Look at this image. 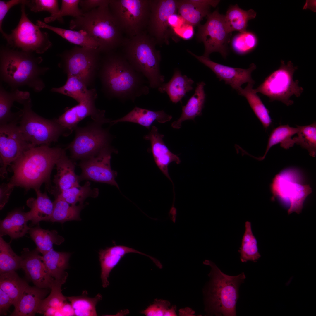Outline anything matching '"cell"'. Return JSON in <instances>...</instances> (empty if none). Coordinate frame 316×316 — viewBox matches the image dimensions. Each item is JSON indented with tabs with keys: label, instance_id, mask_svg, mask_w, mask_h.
I'll use <instances>...</instances> for the list:
<instances>
[{
	"label": "cell",
	"instance_id": "6da1fadb",
	"mask_svg": "<svg viewBox=\"0 0 316 316\" xmlns=\"http://www.w3.org/2000/svg\"><path fill=\"white\" fill-rule=\"evenodd\" d=\"M115 51L103 54L102 57L98 74L104 93L109 97L123 101H134L147 95L149 88L146 78L121 53Z\"/></svg>",
	"mask_w": 316,
	"mask_h": 316
},
{
	"label": "cell",
	"instance_id": "7a4b0ae2",
	"mask_svg": "<svg viewBox=\"0 0 316 316\" xmlns=\"http://www.w3.org/2000/svg\"><path fill=\"white\" fill-rule=\"evenodd\" d=\"M65 150L42 145L24 151L11 164L13 174L9 182L14 187L20 186L27 190L39 189L45 183L49 191L52 186L50 183L51 171Z\"/></svg>",
	"mask_w": 316,
	"mask_h": 316
},
{
	"label": "cell",
	"instance_id": "3957f363",
	"mask_svg": "<svg viewBox=\"0 0 316 316\" xmlns=\"http://www.w3.org/2000/svg\"><path fill=\"white\" fill-rule=\"evenodd\" d=\"M42 58L34 53L1 45L0 48V79L12 90L27 86L35 92L45 87L41 78L49 69L41 65Z\"/></svg>",
	"mask_w": 316,
	"mask_h": 316
},
{
	"label": "cell",
	"instance_id": "277c9868",
	"mask_svg": "<svg viewBox=\"0 0 316 316\" xmlns=\"http://www.w3.org/2000/svg\"><path fill=\"white\" fill-rule=\"evenodd\" d=\"M109 0L82 15L72 19V30L86 32L98 44L102 54L115 51L121 47L124 38L109 7Z\"/></svg>",
	"mask_w": 316,
	"mask_h": 316
},
{
	"label": "cell",
	"instance_id": "5b68a950",
	"mask_svg": "<svg viewBox=\"0 0 316 316\" xmlns=\"http://www.w3.org/2000/svg\"><path fill=\"white\" fill-rule=\"evenodd\" d=\"M154 39L145 31L124 38L121 54L137 71L147 80L149 87L157 88L164 83V77L160 71L161 57L156 49Z\"/></svg>",
	"mask_w": 316,
	"mask_h": 316
},
{
	"label": "cell",
	"instance_id": "8992f818",
	"mask_svg": "<svg viewBox=\"0 0 316 316\" xmlns=\"http://www.w3.org/2000/svg\"><path fill=\"white\" fill-rule=\"evenodd\" d=\"M203 263L211 268L206 294V311L216 316H236L239 289L246 278L244 273L230 276L223 273L210 260H205Z\"/></svg>",
	"mask_w": 316,
	"mask_h": 316
},
{
	"label": "cell",
	"instance_id": "52a82bcc",
	"mask_svg": "<svg viewBox=\"0 0 316 316\" xmlns=\"http://www.w3.org/2000/svg\"><path fill=\"white\" fill-rule=\"evenodd\" d=\"M23 104L18 127L26 140L33 146H49L57 142L60 136L69 135L56 119H47L33 111L30 98Z\"/></svg>",
	"mask_w": 316,
	"mask_h": 316
},
{
	"label": "cell",
	"instance_id": "ba28073f",
	"mask_svg": "<svg viewBox=\"0 0 316 316\" xmlns=\"http://www.w3.org/2000/svg\"><path fill=\"white\" fill-rule=\"evenodd\" d=\"M102 54L98 49L75 46L59 54V66L67 76L78 78L87 87L98 73Z\"/></svg>",
	"mask_w": 316,
	"mask_h": 316
},
{
	"label": "cell",
	"instance_id": "9c48e42d",
	"mask_svg": "<svg viewBox=\"0 0 316 316\" xmlns=\"http://www.w3.org/2000/svg\"><path fill=\"white\" fill-rule=\"evenodd\" d=\"M109 7L127 37L147 31L150 14V0H109Z\"/></svg>",
	"mask_w": 316,
	"mask_h": 316
},
{
	"label": "cell",
	"instance_id": "30bf717a",
	"mask_svg": "<svg viewBox=\"0 0 316 316\" xmlns=\"http://www.w3.org/2000/svg\"><path fill=\"white\" fill-rule=\"evenodd\" d=\"M110 122L109 119L93 120L83 127H76L75 135L66 147L73 160H82L93 156L110 145L111 139L108 131L102 125Z\"/></svg>",
	"mask_w": 316,
	"mask_h": 316
},
{
	"label": "cell",
	"instance_id": "8fae6325",
	"mask_svg": "<svg viewBox=\"0 0 316 316\" xmlns=\"http://www.w3.org/2000/svg\"><path fill=\"white\" fill-rule=\"evenodd\" d=\"M297 68L291 61L287 64L282 61L279 68L267 77L255 89V91L267 97L270 102L277 100L287 106L292 105L293 102L290 99L291 96L299 97L303 90L298 85V80L293 79L294 73Z\"/></svg>",
	"mask_w": 316,
	"mask_h": 316
},
{
	"label": "cell",
	"instance_id": "7c38bea8",
	"mask_svg": "<svg viewBox=\"0 0 316 316\" xmlns=\"http://www.w3.org/2000/svg\"><path fill=\"white\" fill-rule=\"evenodd\" d=\"M25 5H21V15L16 27L8 34L6 45L23 51L42 54L52 46L48 33L29 19L26 13Z\"/></svg>",
	"mask_w": 316,
	"mask_h": 316
},
{
	"label": "cell",
	"instance_id": "4fadbf2b",
	"mask_svg": "<svg viewBox=\"0 0 316 316\" xmlns=\"http://www.w3.org/2000/svg\"><path fill=\"white\" fill-rule=\"evenodd\" d=\"M198 28L197 38L203 42L205 47L203 56L209 58L211 53L217 52L226 58L231 34L226 29L224 15L217 9L210 13L207 16L206 22L203 25L199 24Z\"/></svg>",
	"mask_w": 316,
	"mask_h": 316
},
{
	"label": "cell",
	"instance_id": "5bb4252c",
	"mask_svg": "<svg viewBox=\"0 0 316 316\" xmlns=\"http://www.w3.org/2000/svg\"><path fill=\"white\" fill-rule=\"evenodd\" d=\"M15 120L0 126V176L7 175L8 166L24 151L35 146L26 140Z\"/></svg>",
	"mask_w": 316,
	"mask_h": 316
},
{
	"label": "cell",
	"instance_id": "9a60e30c",
	"mask_svg": "<svg viewBox=\"0 0 316 316\" xmlns=\"http://www.w3.org/2000/svg\"><path fill=\"white\" fill-rule=\"evenodd\" d=\"M117 152L109 145L97 154L81 160L78 165L81 170L78 175L79 182L90 180L113 185L119 189L115 180L117 173L112 169L110 163L111 154Z\"/></svg>",
	"mask_w": 316,
	"mask_h": 316
},
{
	"label": "cell",
	"instance_id": "2e32d148",
	"mask_svg": "<svg viewBox=\"0 0 316 316\" xmlns=\"http://www.w3.org/2000/svg\"><path fill=\"white\" fill-rule=\"evenodd\" d=\"M270 189L273 195L271 198L272 201L277 197L289 200L290 206L288 210V214L293 212L299 214L306 198L312 192L309 185H303L295 182L282 173L275 176Z\"/></svg>",
	"mask_w": 316,
	"mask_h": 316
},
{
	"label": "cell",
	"instance_id": "e0dca14e",
	"mask_svg": "<svg viewBox=\"0 0 316 316\" xmlns=\"http://www.w3.org/2000/svg\"><path fill=\"white\" fill-rule=\"evenodd\" d=\"M150 14L147 32L156 44L167 43L169 35L168 19L170 15L176 13L178 1L150 0Z\"/></svg>",
	"mask_w": 316,
	"mask_h": 316
},
{
	"label": "cell",
	"instance_id": "ac0fdd59",
	"mask_svg": "<svg viewBox=\"0 0 316 316\" xmlns=\"http://www.w3.org/2000/svg\"><path fill=\"white\" fill-rule=\"evenodd\" d=\"M187 51L209 68L219 80H223L226 84L229 85L237 92L242 88L241 85L244 83L255 84L251 75L252 73L256 68L254 63L251 64L246 69L233 68L216 63L203 56H198L190 51Z\"/></svg>",
	"mask_w": 316,
	"mask_h": 316
},
{
	"label": "cell",
	"instance_id": "d6986e66",
	"mask_svg": "<svg viewBox=\"0 0 316 316\" xmlns=\"http://www.w3.org/2000/svg\"><path fill=\"white\" fill-rule=\"evenodd\" d=\"M97 97L96 90L93 89L88 98L75 106L67 109L56 121L68 131L69 134L74 130L79 122L90 116L93 120L104 119L105 111L97 108L95 102Z\"/></svg>",
	"mask_w": 316,
	"mask_h": 316
},
{
	"label": "cell",
	"instance_id": "ffe728a7",
	"mask_svg": "<svg viewBox=\"0 0 316 316\" xmlns=\"http://www.w3.org/2000/svg\"><path fill=\"white\" fill-rule=\"evenodd\" d=\"M39 253L36 248L32 251L24 248L21 256V268L35 286L50 289L54 279L49 275Z\"/></svg>",
	"mask_w": 316,
	"mask_h": 316
},
{
	"label": "cell",
	"instance_id": "44dd1931",
	"mask_svg": "<svg viewBox=\"0 0 316 316\" xmlns=\"http://www.w3.org/2000/svg\"><path fill=\"white\" fill-rule=\"evenodd\" d=\"M164 136L159 133L157 127L153 126L149 133L145 135L144 138L150 142L152 152L157 166L172 182L169 174L168 166L172 162L179 164L181 161L180 158L171 152L166 146L163 139Z\"/></svg>",
	"mask_w": 316,
	"mask_h": 316
},
{
	"label": "cell",
	"instance_id": "7402d4cb",
	"mask_svg": "<svg viewBox=\"0 0 316 316\" xmlns=\"http://www.w3.org/2000/svg\"><path fill=\"white\" fill-rule=\"evenodd\" d=\"M76 163L68 157L65 150L56 163L57 173L50 191L56 197L62 191L73 187H80L78 175L75 172Z\"/></svg>",
	"mask_w": 316,
	"mask_h": 316
},
{
	"label": "cell",
	"instance_id": "603a6c76",
	"mask_svg": "<svg viewBox=\"0 0 316 316\" xmlns=\"http://www.w3.org/2000/svg\"><path fill=\"white\" fill-rule=\"evenodd\" d=\"M130 253H135L145 256L152 261L155 258L140 252L134 248L122 245H115L100 250L99 259L101 267V278L103 288L109 284L108 280L112 269L119 263L125 255Z\"/></svg>",
	"mask_w": 316,
	"mask_h": 316
},
{
	"label": "cell",
	"instance_id": "cb8c5ba5",
	"mask_svg": "<svg viewBox=\"0 0 316 316\" xmlns=\"http://www.w3.org/2000/svg\"><path fill=\"white\" fill-rule=\"evenodd\" d=\"M49 289L29 285L23 294L11 316H32L37 313L41 300L49 292Z\"/></svg>",
	"mask_w": 316,
	"mask_h": 316
},
{
	"label": "cell",
	"instance_id": "d4e9b609",
	"mask_svg": "<svg viewBox=\"0 0 316 316\" xmlns=\"http://www.w3.org/2000/svg\"><path fill=\"white\" fill-rule=\"evenodd\" d=\"M30 98L29 92L19 90L18 89L8 92L1 84L0 86V124H7L20 118L21 113L20 110L13 113L11 108L14 102L22 104Z\"/></svg>",
	"mask_w": 316,
	"mask_h": 316
},
{
	"label": "cell",
	"instance_id": "484cf974",
	"mask_svg": "<svg viewBox=\"0 0 316 316\" xmlns=\"http://www.w3.org/2000/svg\"><path fill=\"white\" fill-rule=\"evenodd\" d=\"M35 190L36 198H29L26 202L27 205L30 209L29 211L26 212V216L28 221H31L32 225L41 221H49L54 207V202L48 197L46 192L42 193L39 188Z\"/></svg>",
	"mask_w": 316,
	"mask_h": 316
},
{
	"label": "cell",
	"instance_id": "4316f807",
	"mask_svg": "<svg viewBox=\"0 0 316 316\" xmlns=\"http://www.w3.org/2000/svg\"><path fill=\"white\" fill-rule=\"evenodd\" d=\"M171 115L166 114L163 110L154 111L135 107L130 112L123 117L111 121L114 124L120 122H130L139 124L149 129L155 121L164 123L170 121Z\"/></svg>",
	"mask_w": 316,
	"mask_h": 316
},
{
	"label": "cell",
	"instance_id": "83f0119b",
	"mask_svg": "<svg viewBox=\"0 0 316 316\" xmlns=\"http://www.w3.org/2000/svg\"><path fill=\"white\" fill-rule=\"evenodd\" d=\"M194 82L185 75H182L178 69L174 71L173 75L167 83H163L158 88L161 93H166L172 102L177 103L180 101L187 93L193 89Z\"/></svg>",
	"mask_w": 316,
	"mask_h": 316
},
{
	"label": "cell",
	"instance_id": "f1b7e54d",
	"mask_svg": "<svg viewBox=\"0 0 316 316\" xmlns=\"http://www.w3.org/2000/svg\"><path fill=\"white\" fill-rule=\"evenodd\" d=\"M205 82H200L197 84L194 94L190 98L185 105L182 107V113L180 117L171 124V127L178 129L182 122L186 120H194L195 118L202 114L205 102L206 94L204 87Z\"/></svg>",
	"mask_w": 316,
	"mask_h": 316
},
{
	"label": "cell",
	"instance_id": "f546056e",
	"mask_svg": "<svg viewBox=\"0 0 316 316\" xmlns=\"http://www.w3.org/2000/svg\"><path fill=\"white\" fill-rule=\"evenodd\" d=\"M28 221L26 212L16 211L11 213L1 221V236L7 235L11 239L23 236L30 229L27 225Z\"/></svg>",
	"mask_w": 316,
	"mask_h": 316
},
{
	"label": "cell",
	"instance_id": "4dcf8cb0",
	"mask_svg": "<svg viewBox=\"0 0 316 316\" xmlns=\"http://www.w3.org/2000/svg\"><path fill=\"white\" fill-rule=\"evenodd\" d=\"M256 14L253 9L245 10L240 8L237 4L231 5L224 15L226 30L230 34L234 31L239 32L246 31L248 21L255 18Z\"/></svg>",
	"mask_w": 316,
	"mask_h": 316
},
{
	"label": "cell",
	"instance_id": "1f68e13d",
	"mask_svg": "<svg viewBox=\"0 0 316 316\" xmlns=\"http://www.w3.org/2000/svg\"><path fill=\"white\" fill-rule=\"evenodd\" d=\"M71 253L54 250L53 248L42 254V257L50 276L55 279H67L65 271L68 266Z\"/></svg>",
	"mask_w": 316,
	"mask_h": 316
},
{
	"label": "cell",
	"instance_id": "d6a6232c",
	"mask_svg": "<svg viewBox=\"0 0 316 316\" xmlns=\"http://www.w3.org/2000/svg\"><path fill=\"white\" fill-rule=\"evenodd\" d=\"M36 24L41 28L49 30L70 43L82 47L98 49V44L86 32L82 30H68L52 26L40 20Z\"/></svg>",
	"mask_w": 316,
	"mask_h": 316
},
{
	"label": "cell",
	"instance_id": "836d02e7",
	"mask_svg": "<svg viewBox=\"0 0 316 316\" xmlns=\"http://www.w3.org/2000/svg\"><path fill=\"white\" fill-rule=\"evenodd\" d=\"M0 275V288L8 296L15 307L28 284L15 271Z\"/></svg>",
	"mask_w": 316,
	"mask_h": 316
},
{
	"label": "cell",
	"instance_id": "e575fe53",
	"mask_svg": "<svg viewBox=\"0 0 316 316\" xmlns=\"http://www.w3.org/2000/svg\"><path fill=\"white\" fill-rule=\"evenodd\" d=\"M253 84L248 83L244 89L241 88L238 92L240 95L245 97L256 116L267 129L272 122L269 112L253 88Z\"/></svg>",
	"mask_w": 316,
	"mask_h": 316
},
{
	"label": "cell",
	"instance_id": "d590c367",
	"mask_svg": "<svg viewBox=\"0 0 316 316\" xmlns=\"http://www.w3.org/2000/svg\"><path fill=\"white\" fill-rule=\"evenodd\" d=\"M29 232L36 249L42 254L53 248L54 244L59 245L64 241V238L55 230H45L38 226L30 228Z\"/></svg>",
	"mask_w": 316,
	"mask_h": 316
},
{
	"label": "cell",
	"instance_id": "8d00e7d4",
	"mask_svg": "<svg viewBox=\"0 0 316 316\" xmlns=\"http://www.w3.org/2000/svg\"><path fill=\"white\" fill-rule=\"evenodd\" d=\"M53 212L49 221L62 223L68 221H80V214L85 205H71L63 200L56 197Z\"/></svg>",
	"mask_w": 316,
	"mask_h": 316
},
{
	"label": "cell",
	"instance_id": "74e56055",
	"mask_svg": "<svg viewBox=\"0 0 316 316\" xmlns=\"http://www.w3.org/2000/svg\"><path fill=\"white\" fill-rule=\"evenodd\" d=\"M298 128L290 126L288 125H281L274 129L269 137L267 148L264 156L256 159L260 160L263 159L270 149L277 144H280L282 147L288 149L295 144L292 137L296 134Z\"/></svg>",
	"mask_w": 316,
	"mask_h": 316
},
{
	"label": "cell",
	"instance_id": "f35d334b",
	"mask_svg": "<svg viewBox=\"0 0 316 316\" xmlns=\"http://www.w3.org/2000/svg\"><path fill=\"white\" fill-rule=\"evenodd\" d=\"M93 90L88 89L86 85L78 78L68 76L64 85L59 87L52 88L51 91L70 97L79 103L87 99Z\"/></svg>",
	"mask_w": 316,
	"mask_h": 316
},
{
	"label": "cell",
	"instance_id": "ab89813d",
	"mask_svg": "<svg viewBox=\"0 0 316 316\" xmlns=\"http://www.w3.org/2000/svg\"><path fill=\"white\" fill-rule=\"evenodd\" d=\"M245 231L241 240V245L238 252L242 262L248 261L256 262L260 257L258 251L257 241L254 235L251 223L249 221L245 223Z\"/></svg>",
	"mask_w": 316,
	"mask_h": 316
},
{
	"label": "cell",
	"instance_id": "60d3db41",
	"mask_svg": "<svg viewBox=\"0 0 316 316\" xmlns=\"http://www.w3.org/2000/svg\"><path fill=\"white\" fill-rule=\"evenodd\" d=\"M210 7L196 4L189 0L178 1L180 15L186 23L193 26L198 25L203 18L210 13Z\"/></svg>",
	"mask_w": 316,
	"mask_h": 316
},
{
	"label": "cell",
	"instance_id": "b9f144b4",
	"mask_svg": "<svg viewBox=\"0 0 316 316\" xmlns=\"http://www.w3.org/2000/svg\"><path fill=\"white\" fill-rule=\"evenodd\" d=\"M97 188H92L91 183L87 181L80 187H74L62 191L56 197H59L70 205L84 204V201L89 197L95 198L99 195Z\"/></svg>",
	"mask_w": 316,
	"mask_h": 316
},
{
	"label": "cell",
	"instance_id": "7bdbcfd3",
	"mask_svg": "<svg viewBox=\"0 0 316 316\" xmlns=\"http://www.w3.org/2000/svg\"><path fill=\"white\" fill-rule=\"evenodd\" d=\"M74 310V315L77 316H97L96 306L102 299L99 294L95 297L90 298L85 295L79 296L66 297Z\"/></svg>",
	"mask_w": 316,
	"mask_h": 316
},
{
	"label": "cell",
	"instance_id": "ee69618b",
	"mask_svg": "<svg viewBox=\"0 0 316 316\" xmlns=\"http://www.w3.org/2000/svg\"><path fill=\"white\" fill-rule=\"evenodd\" d=\"M67 279H54L51 286V292L48 296L42 299L39 306L37 313L43 314L48 308H52L59 310L67 300L61 292V286Z\"/></svg>",
	"mask_w": 316,
	"mask_h": 316
},
{
	"label": "cell",
	"instance_id": "f6af8a7d",
	"mask_svg": "<svg viewBox=\"0 0 316 316\" xmlns=\"http://www.w3.org/2000/svg\"><path fill=\"white\" fill-rule=\"evenodd\" d=\"M298 128L297 136L294 137L295 144L306 149L309 155L315 157L316 153V123L305 126L296 125Z\"/></svg>",
	"mask_w": 316,
	"mask_h": 316
},
{
	"label": "cell",
	"instance_id": "bcb514c9",
	"mask_svg": "<svg viewBox=\"0 0 316 316\" xmlns=\"http://www.w3.org/2000/svg\"><path fill=\"white\" fill-rule=\"evenodd\" d=\"M22 258L13 251L10 245L0 238V274L15 271L21 268Z\"/></svg>",
	"mask_w": 316,
	"mask_h": 316
},
{
	"label": "cell",
	"instance_id": "7dc6e473",
	"mask_svg": "<svg viewBox=\"0 0 316 316\" xmlns=\"http://www.w3.org/2000/svg\"><path fill=\"white\" fill-rule=\"evenodd\" d=\"M257 44V39L255 35L246 30L239 32L233 37L231 46L235 53L238 55H244L253 50Z\"/></svg>",
	"mask_w": 316,
	"mask_h": 316
},
{
	"label": "cell",
	"instance_id": "c3c4849f",
	"mask_svg": "<svg viewBox=\"0 0 316 316\" xmlns=\"http://www.w3.org/2000/svg\"><path fill=\"white\" fill-rule=\"evenodd\" d=\"M80 0H62L61 6L59 13L57 14L50 16L44 19L46 23L51 22L56 20L63 22V17L65 16H71L77 18L80 16L83 13L79 8L78 5Z\"/></svg>",
	"mask_w": 316,
	"mask_h": 316
},
{
	"label": "cell",
	"instance_id": "681fc988",
	"mask_svg": "<svg viewBox=\"0 0 316 316\" xmlns=\"http://www.w3.org/2000/svg\"><path fill=\"white\" fill-rule=\"evenodd\" d=\"M26 5L32 11H46L51 13L50 16L57 14L60 10L56 0H29Z\"/></svg>",
	"mask_w": 316,
	"mask_h": 316
},
{
	"label": "cell",
	"instance_id": "f907efd6",
	"mask_svg": "<svg viewBox=\"0 0 316 316\" xmlns=\"http://www.w3.org/2000/svg\"><path fill=\"white\" fill-rule=\"evenodd\" d=\"M170 305L167 300L156 299L153 303L141 311L140 313L147 316H166Z\"/></svg>",
	"mask_w": 316,
	"mask_h": 316
},
{
	"label": "cell",
	"instance_id": "816d5d0a",
	"mask_svg": "<svg viewBox=\"0 0 316 316\" xmlns=\"http://www.w3.org/2000/svg\"><path fill=\"white\" fill-rule=\"evenodd\" d=\"M28 1V0H11L8 1L0 0V32L5 39L7 38L8 34L4 31L2 25L6 15L13 6L19 4H24L26 6Z\"/></svg>",
	"mask_w": 316,
	"mask_h": 316
},
{
	"label": "cell",
	"instance_id": "f5cc1de1",
	"mask_svg": "<svg viewBox=\"0 0 316 316\" xmlns=\"http://www.w3.org/2000/svg\"><path fill=\"white\" fill-rule=\"evenodd\" d=\"M193 26L186 23L181 27L172 29L174 33L184 40L191 39L194 35Z\"/></svg>",
	"mask_w": 316,
	"mask_h": 316
},
{
	"label": "cell",
	"instance_id": "db71d44e",
	"mask_svg": "<svg viewBox=\"0 0 316 316\" xmlns=\"http://www.w3.org/2000/svg\"><path fill=\"white\" fill-rule=\"evenodd\" d=\"M14 187L9 182L3 183L0 186V208L1 209L8 201L9 196Z\"/></svg>",
	"mask_w": 316,
	"mask_h": 316
},
{
	"label": "cell",
	"instance_id": "11a10c76",
	"mask_svg": "<svg viewBox=\"0 0 316 316\" xmlns=\"http://www.w3.org/2000/svg\"><path fill=\"white\" fill-rule=\"evenodd\" d=\"M13 305L12 301L8 296L0 288V315H6L11 306Z\"/></svg>",
	"mask_w": 316,
	"mask_h": 316
},
{
	"label": "cell",
	"instance_id": "9f6ffc18",
	"mask_svg": "<svg viewBox=\"0 0 316 316\" xmlns=\"http://www.w3.org/2000/svg\"><path fill=\"white\" fill-rule=\"evenodd\" d=\"M106 0H80L79 5L83 13L91 10L100 6Z\"/></svg>",
	"mask_w": 316,
	"mask_h": 316
},
{
	"label": "cell",
	"instance_id": "6f0895ef",
	"mask_svg": "<svg viewBox=\"0 0 316 316\" xmlns=\"http://www.w3.org/2000/svg\"><path fill=\"white\" fill-rule=\"evenodd\" d=\"M186 23L185 20L180 15L176 13L170 15L168 20L169 27H171L172 29L180 28Z\"/></svg>",
	"mask_w": 316,
	"mask_h": 316
},
{
	"label": "cell",
	"instance_id": "680465c9",
	"mask_svg": "<svg viewBox=\"0 0 316 316\" xmlns=\"http://www.w3.org/2000/svg\"><path fill=\"white\" fill-rule=\"evenodd\" d=\"M74 315L73 309L71 304L66 302L62 306L57 310L55 316Z\"/></svg>",
	"mask_w": 316,
	"mask_h": 316
},
{
	"label": "cell",
	"instance_id": "91938a15",
	"mask_svg": "<svg viewBox=\"0 0 316 316\" xmlns=\"http://www.w3.org/2000/svg\"><path fill=\"white\" fill-rule=\"evenodd\" d=\"M190 1L198 5L205 6L216 7L220 2L216 0H189Z\"/></svg>",
	"mask_w": 316,
	"mask_h": 316
},
{
	"label": "cell",
	"instance_id": "94428289",
	"mask_svg": "<svg viewBox=\"0 0 316 316\" xmlns=\"http://www.w3.org/2000/svg\"><path fill=\"white\" fill-rule=\"evenodd\" d=\"M169 214L171 220L173 223H175L176 221L177 212L176 208L174 206V204L170 208Z\"/></svg>",
	"mask_w": 316,
	"mask_h": 316
},
{
	"label": "cell",
	"instance_id": "6125c7cd",
	"mask_svg": "<svg viewBox=\"0 0 316 316\" xmlns=\"http://www.w3.org/2000/svg\"><path fill=\"white\" fill-rule=\"evenodd\" d=\"M195 312L190 308L182 309L179 310L181 315H193Z\"/></svg>",
	"mask_w": 316,
	"mask_h": 316
}]
</instances>
